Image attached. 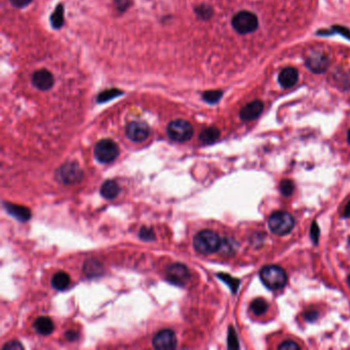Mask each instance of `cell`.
I'll return each instance as SVG.
<instances>
[{"instance_id":"1","label":"cell","mask_w":350,"mask_h":350,"mask_svg":"<svg viewBox=\"0 0 350 350\" xmlns=\"http://www.w3.org/2000/svg\"><path fill=\"white\" fill-rule=\"evenodd\" d=\"M221 238L212 230H202L198 232L193 239L194 249L202 255L216 253L218 250L221 249Z\"/></svg>"},{"instance_id":"2","label":"cell","mask_w":350,"mask_h":350,"mask_svg":"<svg viewBox=\"0 0 350 350\" xmlns=\"http://www.w3.org/2000/svg\"><path fill=\"white\" fill-rule=\"evenodd\" d=\"M260 277L262 283L272 291L282 290L288 282L286 271L276 265H269L262 268L260 271Z\"/></svg>"},{"instance_id":"3","label":"cell","mask_w":350,"mask_h":350,"mask_svg":"<svg viewBox=\"0 0 350 350\" xmlns=\"http://www.w3.org/2000/svg\"><path fill=\"white\" fill-rule=\"evenodd\" d=\"M268 225L272 232L278 235H286L292 231L295 220L291 214L287 212H275L268 219Z\"/></svg>"},{"instance_id":"4","label":"cell","mask_w":350,"mask_h":350,"mask_svg":"<svg viewBox=\"0 0 350 350\" xmlns=\"http://www.w3.org/2000/svg\"><path fill=\"white\" fill-rule=\"evenodd\" d=\"M167 135L170 140L179 143L189 141L193 136L192 125L184 119H176L167 125Z\"/></svg>"},{"instance_id":"5","label":"cell","mask_w":350,"mask_h":350,"mask_svg":"<svg viewBox=\"0 0 350 350\" xmlns=\"http://www.w3.org/2000/svg\"><path fill=\"white\" fill-rule=\"evenodd\" d=\"M56 178L64 185H74L83 178V171L76 162H66L56 171Z\"/></svg>"},{"instance_id":"6","label":"cell","mask_w":350,"mask_h":350,"mask_svg":"<svg viewBox=\"0 0 350 350\" xmlns=\"http://www.w3.org/2000/svg\"><path fill=\"white\" fill-rule=\"evenodd\" d=\"M232 26L236 32L246 35L255 32L259 27V21L255 14L242 11L232 18Z\"/></svg>"},{"instance_id":"7","label":"cell","mask_w":350,"mask_h":350,"mask_svg":"<svg viewBox=\"0 0 350 350\" xmlns=\"http://www.w3.org/2000/svg\"><path fill=\"white\" fill-rule=\"evenodd\" d=\"M119 155L118 145L110 140L104 139L99 141L95 147V157L101 163H110Z\"/></svg>"},{"instance_id":"8","label":"cell","mask_w":350,"mask_h":350,"mask_svg":"<svg viewBox=\"0 0 350 350\" xmlns=\"http://www.w3.org/2000/svg\"><path fill=\"white\" fill-rule=\"evenodd\" d=\"M165 274L169 283L180 287H184L189 282L191 276L189 269L180 263L169 265L165 271Z\"/></svg>"},{"instance_id":"9","label":"cell","mask_w":350,"mask_h":350,"mask_svg":"<svg viewBox=\"0 0 350 350\" xmlns=\"http://www.w3.org/2000/svg\"><path fill=\"white\" fill-rule=\"evenodd\" d=\"M125 134L129 140L140 143L145 141L149 137L150 128L145 122L133 121L126 125Z\"/></svg>"},{"instance_id":"10","label":"cell","mask_w":350,"mask_h":350,"mask_svg":"<svg viewBox=\"0 0 350 350\" xmlns=\"http://www.w3.org/2000/svg\"><path fill=\"white\" fill-rule=\"evenodd\" d=\"M152 344L154 348L159 350H171L177 346V338L172 331L162 330L154 336Z\"/></svg>"},{"instance_id":"11","label":"cell","mask_w":350,"mask_h":350,"mask_svg":"<svg viewBox=\"0 0 350 350\" xmlns=\"http://www.w3.org/2000/svg\"><path fill=\"white\" fill-rule=\"evenodd\" d=\"M54 82L55 79L53 74L46 69H41L33 73L32 83L40 91H49L53 87Z\"/></svg>"},{"instance_id":"12","label":"cell","mask_w":350,"mask_h":350,"mask_svg":"<svg viewBox=\"0 0 350 350\" xmlns=\"http://www.w3.org/2000/svg\"><path fill=\"white\" fill-rule=\"evenodd\" d=\"M330 65V60L327 55L323 53H316L306 59L307 66L313 73H324Z\"/></svg>"},{"instance_id":"13","label":"cell","mask_w":350,"mask_h":350,"mask_svg":"<svg viewBox=\"0 0 350 350\" xmlns=\"http://www.w3.org/2000/svg\"><path fill=\"white\" fill-rule=\"evenodd\" d=\"M264 109V104L262 101L260 100H255L249 104H247L239 113L240 118L243 121H251V120H255L256 118H258L261 113L263 112Z\"/></svg>"},{"instance_id":"14","label":"cell","mask_w":350,"mask_h":350,"mask_svg":"<svg viewBox=\"0 0 350 350\" xmlns=\"http://www.w3.org/2000/svg\"><path fill=\"white\" fill-rule=\"evenodd\" d=\"M299 78L298 70L293 67H287L281 71L278 75V82L284 89H290L294 86Z\"/></svg>"},{"instance_id":"15","label":"cell","mask_w":350,"mask_h":350,"mask_svg":"<svg viewBox=\"0 0 350 350\" xmlns=\"http://www.w3.org/2000/svg\"><path fill=\"white\" fill-rule=\"evenodd\" d=\"M4 206L6 207L7 212L10 215H12L16 219H18L19 221L25 222V221H28L29 219L31 218V212L26 206L19 205V204H14V203L8 202V201H5Z\"/></svg>"},{"instance_id":"16","label":"cell","mask_w":350,"mask_h":350,"mask_svg":"<svg viewBox=\"0 0 350 350\" xmlns=\"http://www.w3.org/2000/svg\"><path fill=\"white\" fill-rule=\"evenodd\" d=\"M33 328L35 331L43 336L51 335L55 329L53 321L49 317H40L37 320H35L33 324Z\"/></svg>"},{"instance_id":"17","label":"cell","mask_w":350,"mask_h":350,"mask_svg":"<svg viewBox=\"0 0 350 350\" xmlns=\"http://www.w3.org/2000/svg\"><path fill=\"white\" fill-rule=\"evenodd\" d=\"M83 272L87 277H98L104 273V267L100 262L90 259L85 261L83 266Z\"/></svg>"},{"instance_id":"18","label":"cell","mask_w":350,"mask_h":350,"mask_svg":"<svg viewBox=\"0 0 350 350\" xmlns=\"http://www.w3.org/2000/svg\"><path fill=\"white\" fill-rule=\"evenodd\" d=\"M120 192V187L117 184V182L113 180H107L103 183L100 189L101 195L106 199H114L118 196Z\"/></svg>"},{"instance_id":"19","label":"cell","mask_w":350,"mask_h":350,"mask_svg":"<svg viewBox=\"0 0 350 350\" xmlns=\"http://www.w3.org/2000/svg\"><path fill=\"white\" fill-rule=\"evenodd\" d=\"M219 137H220V130L215 126H211L202 130L201 134L199 135V140L201 143L207 145L216 142Z\"/></svg>"},{"instance_id":"20","label":"cell","mask_w":350,"mask_h":350,"mask_svg":"<svg viewBox=\"0 0 350 350\" xmlns=\"http://www.w3.org/2000/svg\"><path fill=\"white\" fill-rule=\"evenodd\" d=\"M52 287L58 291L66 290L70 285V276L63 271L56 273L52 278Z\"/></svg>"},{"instance_id":"21","label":"cell","mask_w":350,"mask_h":350,"mask_svg":"<svg viewBox=\"0 0 350 350\" xmlns=\"http://www.w3.org/2000/svg\"><path fill=\"white\" fill-rule=\"evenodd\" d=\"M268 309V303L262 298L255 299L251 304V310L256 316H262L264 314Z\"/></svg>"},{"instance_id":"22","label":"cell","mask_w":350,"mask_h":350,"mask_svg":"<svg viewBox=\"0 0 350 350\" xmlns=\"http://www.w3.org/2000/svg\"><path fill=\"white\" fill-rule=\"evenodd\" d=\"M51 23L55 29H60L63 26V24H64V10H63L62 5L57 6L55 12L53 13V15L51 17Z\"/></svg>"},{"instance_id":"23","label":"cell","mask_w":350,"mask_h":350,"mask_svg":"<svg viewBox=\"0 0 350 350\" xmlns=\"http://www.w3.org/2000/svg\"><path fill=\"white\" fill-rule=\"evenodd\" d=\"M222 96H223L222 91H207L203 93L202 99L209 104H216L220 101Z\"/></svg>"},{"instance_id":"24","label":"cell","mask_w":350,"mask_h":350,"mask_svg":"<svg viewBox=\"0 0 350 350\" xmlns=\"http://www.w3.org/2000/svg\"><path fill=\"white\" fill-rule=\"evenodd\" d=\"M218 277L220 278V279H222L224 283H226L229 286V288L231 289L233 294L236 293V291H237V289L239 287V281L237 278H234V277H232V276H230L228 274H225V273H219Z\"/></svg>"},{"instance_id":"25","label":"cell","mask_w":350,"mask_h":350,"mask_svg":"<svg viewBox=\"0 0 350 350\" xmlns=\"http://www.w3.org/2000/svg\"><path fill=\"white\" fill-rule=\"evenodd\" d=\"M121 94H122L121 91L115 90V89L108 90V91H104L103 93H101V94L98 96V102L103 103V102H106V101H110L111 99L116 98V97L120 96Z\"/></svg>"},{"instance_id":"26","label":"cell","mask_w":350,"mask_h":350,"mask_svg":"<svg viewBox=\"0 0 350 350\" xmlns=\"http://www.w3.org/2000/svg\"><path fill=\"white\" fill-rule=\"evenodd\" d=\"M195 13L196 15L202 19V20H208L211 19V17L213 16V10L211 7L206 6V5H202V6H199L195 9Z\"/></svg>"},{"instance_id":"27","label":"cell","mask_w":350,"mask_h":350,"mask_svg":"<svg viewBox=\"0 0 350 350\" xmlns=\"http://www.w3.org/2000/svg\"><path fill=\"white\" fill-rule=\"evenodd\" d=\"M139 237L144 241H153L155 240V233L152 228L143 226L139 232Z\"/></svg>"},{"instance_id":"28","label":"cell","mask_w":350,"mask_h":350,"mask_svg":"<svg viewBox=\"0 0 350 350\" xmlns=\"http://www.w3.org/2000/svg\"><path fill=\"white\" fill-rule=\"evenodd\" d=\"M294 183L291 180H284L279 185V189L283 195L290 196L294 192Z\"/></svg>"},{"instance_id":"29","label":"cell","mask_w":350,"mask_h":350,"mask_svg":"<svg viewBox=\"0 0 350 350\" xmlns=\"http://www.w3.org/2000/svg\"><path fill=\"white\" fill-rule=\"evenodd\" d=\"M228 348H230V349L239 348L238 339H237L236 333L232 327H230L229 331H228Z\"/></svg>"},{"instance_id":"30","label":"cell","mask_w":350,"mask_h":350,"mask_svg":"<svg viewBox=\"0 0 350 350\" xmlns=\"http://www.w3.org/2000/svg\"><path fill=\"white\" fill-rule=\"evenodd\" d=\"M22 349H24V346L21 344V342L15 341V340L10 341L3 346V350H22Z\"/></svg>"},{"instance_id":"31","label":"cell","mask_w":350,"mask_h":350,"mask_svg":"<svg viewBox=\"0 0 350 350\" xmlns=\"http://www.w3.org/2000/svg\"><path fill=\"white\" fill-rule=\"evenodd\" d=\"M278 348L282 350H295L300 349V345L294 341H285L278 346Z\"/></svg>"},{"instance_id":"32","label":"cell","mask_w":350,"mask_h":350,"mask_svg":"<svg viewBox=\"0 0 350 350\" xmlns=\"http://www.w3.org/2000/svg\"><path fill=\"white\" fill-rule=\"evenodd\" d=\"M310 234H311V238L314 241V243L317 244L319 242V238H320V228L319 225L317 224V222H313L312 226H311V230H310Z\"/></svg>"},{"instance_id":"33","label":"cell","mask_w":350,"mask_h":350,"mask_svg":"<svg viewBox=\"0 0 350 350\" xmlns=\"http://www.w3.org/2000/svg\"><path fill=\"white\" fill-rule=\"evenodd\" d=\"M32 2L33 0H11L12 5L16 8H19V9H22V8L29 6Z\"/></svg>"},{"instance_id":"34","label":"cell","mask_w":350,"mask_h":350,"mask_svg":"<svg viewBox=\"0 0 350 350\" xmlns=\"http://www.w3.org/2000/svg\"><path fill=\"white\" fill-rule=\"evenodd\" d=\"M65 337L69 341H75L76 339H78V333H76L74 331H68V332L65 333Z\"/></svg>"},{"instance_id":"35","label":"cell","mask_w":350,"mask_h":350,"mask_svg":"<svg viewBox=\"0 0 350 350\" xmlns=\"http://www.w3.org/2000/svg\"><path fill=\"white\" fill-rule=\"evenodd\" d=\"M305 318L308 322H314L318 319V313L316 311H308L305 314Z\"/></svg>"},{"instance_id":"36","label":"cell","mask_w":350,"mask_h":350,"mask_svg":"<svg viewBox=\"0 0 350 350\" xmlns=\"http://www.w3.org/2000/svg\"><path fill=\"white\" fill-rule=\"evenodd\" d=\"M344 217H350V201L347 203L345 211H344Z\"/></svg>"},{"instance_id":"37","label":"cell","mask_w":350,"mask_h":350,"mask_svg":"<svg viewBox=\"0 0 350 350\" xmlns=\"http://www.w3.org/2000/svg\"><path fill=\"white\" fill-rule=\"evenodd\" d=\"M347 140H348V143L350 144V129H349V132L347 134Z\"/></svg>"},{"instance_id":"38","label":"cell","mask_w":350,"mask_h":350,"mask_svg":"<svg viewBox=\"0 0 350 350\" xmlns=\"http://www.w3.org/2000/svg\"><path fill=\"white\" fill-rule=\"evenodd\" d=\"M348 284H349V286H350V275H349V277H348Z\"/></svg>"},{"instance_id":"39","label":"cell","mask_w":350,"mask_h":350,"mask_svg":"<svg viewBox=\"0 0 350 350\" xmlns=\"http://www.w3.org/2000/svg\"><path fill=\"white\" fill-rule=\"evenodd\" d=\"M349 246H350V239H349Z\"/></svg>"}]
</instances>
